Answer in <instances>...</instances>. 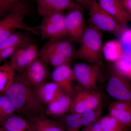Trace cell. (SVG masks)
I'll return each mask as SVG.
<instances>
[{
  "label": "cell",
  "mask_w": 131,
  "mask_h": 131,
  "mask_svg": "<svg viewBox=\"0 0 131 131\" xmlns=\"http://www.w3.org/2000/svg\"><path fill=\"white\" fill-rule=\"evenodd\" d=\"M79 43L74 58L87 63L102 66L103 44L100 31L90 25L86 27Z\"/></svg>",
  "instance_id": "obj_2"
},
{
  "label": "cell",
  "mask_w": 131,
  "mask_h": 131,
  "mask_svg": "<svg viewBox=\"0 0 131 131\" xmlns=\"http://www.w3.org/2000/svg\"><path fill=\"white\" fill-rule=\"evenodd\" d=\"M88 10L90 25L100 31L118 35L125 27L103 10L96 0H91Z\"/></svg>",
  "instance_id": "obj_4"
},
{
  "label": "cell",
  "mask_w": 131,
  "mask_h": 131,
  "mask_svg": "<svg viewBox=\"0 0 131 131\" xmlns=\"http://www.w3.org/2000/svg\"><path fill=\"white\" fill-rule=\"evenodd\" d=\"M106 91L116 100L131 102V82L113 68L108 75Z\"/></svg>",
  "instance_id": "obj_7"
},
{
  "label": "cell",
  "mask_w": 131,
  "mask_h": 131,
  "mask_svg": "<svg viewBox=\"0 0 131 131\" xmlns=\"http://www.w3.org/2000/svg\"><path fill=\"white\" fill-rule=\"evenodd\" d=\"M12 103L5 94H0V123L15 114Z\"/></svg>",
  "instance_id": "obj_27"
},
{
  "label": "cell",
  "mask_w": 131,
  "mask_h": 131,
  "mask_svg": "<svg viewBox=\"0 0 131 131\" xmlns=\"http://www.w3.org/2000/svg\"><path fill=\"white\" fill-rule=\"evenodd\" d=\"M30 119L35 131H64V126L61 122L50 119L44 114Z\"/></svg>",
  "instance_id": "obj_21"
},
{
  "label": "cell",
  "mask_w": 131,
  "mask_h": 131,
  "mask_svg": "<svg viewBox=\"0 0 131 131\" xmlns=\"http://www.w3.org/2000/svg\"><path fill=\"white\" fill-rule=\"evenodd\" d=\"M101 66L87 63L75 64L73 69L76 81L84 89L96 90L98 81L102 79Z\"/></svg>",
  "instance_id": "obj_6"
},
{
  "label": "cell",
  "mask_w": 131,
  "mask_h": 131,
  "mask_svg": "<svg viewBox=\"0 0 131 131\" xmlns=\"http://www.w3.org/2000/svg\"><path fill=\"white\" fill-rule=\"evenodd\" d=\"M48 67L38 58L17 76L22 82L35 89L47 82L50 76Z\"/></svg>",
  "instance_id": "obj_9"
},
{
  "label": "cell",
  "mask_w": 131,
  "mask_h": 131,
  "mask_svg": "<svg viewBox=\"0 0 131 131\" xmlns=\"http://www.w3.org/2000/svg\"><path fill=\"white\" fill-rule=\"evenodd\" d=\"M102 52L105 59L113 63L124 56L122 46L117 39L108 40L103 44Z\"/></svg>",
  "instance_id": "obj_22"
},
{
  "label": "cell",
  "mask_w": 131,
  "mask_h": 131,
  "mask_svg": "<svg viewBox=\"0 0 131 131\" xmlns=\"http://www.w3.org/2000/svg\"><path fill=\"white\" fill-rule=\"evenodd\" d=\"M73 1L79 4L83 8L88 9L89 7L91 0H73Z\"/></svg>",
  "instance_id": "obj_33"
},
{
  "label": "cell",
  "mask_w": 131,
  "mask_h": 131,
  "mask_svg": "<svg viewBox=\"0 0 131 131\" xmlns=\"http://www.w3.org/2000/svg\"><path fill=\"white\" fill-rule=\"evenodd\" d=\"M15 4H9L5 0H0V19L5 17L13 9Z\"/></svg>",
  "instance_id": "obj_29"
},
{
  "label": "cell",
  "mask_w": 131,
  "mask_h": 131,
  "mask_svg": "<svg viewBox=\"0 0 131 131\" xmlns=\"http://www.w3.org/2000/svg\"><path fill=\"white\" fill-rule=\"evenodd\" d=\"M4 94L19 115L31 118L44 114L43 104L35 89L21 81L17 74L14 82Z\"/></svg>",
  "instance_id": "obj_1"
},
{
  "label": "cell",
  "mask_w": 131,
  "mask_h": 131,
  "mask_svg": "<svg viewBox=\"0 0 131 131\" xmlns=\"http://www.w3.org/2000/svg\"><path fill=\"white\" fill-rule=\"evenodd\" d=\"M102 8L122 26L130 21L128 14L120 0H96Z\"/></svg>",
  "instance_id": "obj_16"
},
{
  "label": "cell",
  "mask_w": 131,
  "mask_h": 131,
  "mask_svg": "<svg viewBox=\"0 0 131 131\" xmlns=\"http://www.w3.org/2000/svg\"><path fill=\"white\" fill-rule=\"evenodd\" d=\"M0 131H7L5 130V129H3L2 127H1L0 128Z\"/></svg>",
  "instance_id": "obj_37"
},
{
  "label": "cell",
  "mask_w": 131,
  "mask_h": 131,
  "mask_svg": "<svg viewBox=\"0 0 131 131\" xmlns=\"http://www.w3.org/2000/svg\"><path fill=\"white\" fill-rule=\"evenodd\" d=\"M20 47H10L0 50V63L6 61L8 58H10L17 49Z\"/></svg>",
  "instance_id": "obj_30"
},
{
  "label": "cell",
  "mask_w": 131,
  "mask_h": 131,
  "mask_svg": "<svg viewBox=\"0 0 131 131\" xmlns=\"http://www.w3.org/2000/svg\"><path fill=\"white\" fill-rule=\"evenodd\" d=\"M131 21V0H120Z\"/></svg>",
  "instance_id": "obj_32"
},
{
  "label": "cell",
  "mask_w": 131,
  "mask_h": 131,
  "mask_svg": "<svg viewBox=\"0 0 131 131\" xmlns=\"http://www.w3.org/2000/svg\"><path fill=\"white\" fill-rule=\"evenodd\" d=\"M28 10L26 1L21 0L16 3L13 9L0 19V43L16 32L17 29L39 35L36 28L28 26L24 21Z\"/></svg>",
  "instance_id": "obj_3"
},
{
  "label": "cell",
  "mask_w": 131,
  "mask_h": 131,
  "mask_svg": "<svg viewBox=\"0 0 131 131\" xmlns=\"http://www.w3.org/2000/svg\"><path fill=\"white\" fill-rule=\"evenodd\" d=\"M67 37L72 42L80 43L85 30L83 9L69 10L65 15Z\"/></svg>",
  "instance_id": "obj_11"
},
{
  "label": "cell",
  "mask_w": 131,
  "mask_h": 131,
  "mask_svg": "<svg viewBox=\"0 0 131 131\" xmlns=\"http://www.w3.org/2000/svg\"><path fill=\"white\" fill-rule=\"evenodd\" d=\"M37 6L38 15H47L63 12L65 10L83 9L81 6L73 0H34Z\"/></svg>",
  "instance_id": "obj_13"
},
{
  "label": "cell",
  "mask_w": 131,
  "mask_h": 131,
  "mask_svg": "<svg viewBox=\"0 0 131 131\" xmlns=\"http://www.w3.org/2000/svg\"><path fill=\"white\" fill-rule=\"evenodd\" d=\"M5 1L9 4H14L20 1L21 0H5Z\"/></svg>",
  "instance_id": "obj_34"
},
{
  "label": "cell",
  "mask_w": 131,
  "mask_h": 131,
  "mask_svg": "<svg viewBox=\"0 0 131 131\" xmlns=\"http://www.w3.org/2000/svg\"><path fill=\"white\" fill-rule=\"evenodd\" d=\"M66 131H79V129L68 128Z\"/></svg>",
  "instance_id": "obj_35"
},
{
  "label": "cell",
  "mask_w": 131,
  "mask_h": 131,
  "mask_svg": "<svg viewBox=\"0 0 131 131\" xmlns=\"http://www.w3.org/2000/svg\"><path fill=\"white\" fill-rule=\"evenodd\" d=\"M113 63V69L127 78L131 71V58L124 56Z\"/></svg>",
  "instance_id": "obj_28"
},
{
  "label": "cell",
  "mask_w": 131,
  "mask_h": 131,
  "mask_svg": "<svg viewBox=\"0 0 131 131\" xmlns=\"http://www.w3.org/2000/svg\"><path fill=\"white\" fill-rule=\"evenodd\" d=\"M108 110L111 116L127 128L131 127V102L116 100L110 104Z\"/></svg>",
  "instance_id": "obj_17"
},
{
  "label": "cell",
  "mask_w": 131,
  "mask_h": 131,
  "mask_svg": "<svg viewBox=\"0 0 131 131\" xmlns=\"http://www.w3.org/2000/svg\"><path fill=\"white\" fill-rule=\"evenodd\" d=\"M127 131H131V127L129 128H127Z\"/></svg>",
  "instance_id": "obj_38"
},
{
  "label": "cell",
  "mask_w": 131,
  "mask_h": 131,
  "mask_svg": "<svg viewBox=\"0 0 131 131\" xmlns=\"http://www.w3.org/2000/svg\"><path fill=\"white\" fill-rule=\"evenodd\" d=\"M81 131H102L99 120L88 126L83 127Z\"/></svg>",
  "instance_id": "obj_31"
},
{
  "label": "cell",
  "mask_w": 131,
  "mask_h": 131,
  "mask_svg": "<svg viewBox=\"0 0 131 131\" xmlns=\"http://www.w3.org/2000/svg\"><path fill=\"white\" fill-rule=\"evenodd\" d=\"M72 98L70 111L71 113H80L93 110L101 105L102 96L96 90L82 88Z\"/></svg>",
  "instance_id": "obj_8"
},
{
  "label": "cell",
  "mask_w": 131,
  "mask_h": 131,
  "mask_svg": "<svg viewBox=\"0 0 131 131\" xmlns=\"http://www.w3.org/2000/svg\"><path fill=\"white\" fill-rule=\"evenodd\" d=\"M127 78H128V79H129V80L131 82V71H130V72L129 75H128Z\"/></svg>",
  "instance_id": "obj_36"
},
{
  "label": "cell",
  "mask_w": 131,
  "mask_h": 131,
  "mask_svg": "<svg viewBox=\"0 0 131 131\" xmlns=\"http://www.w3.org/2000/svg\"><path fill=\"white\" fill-rule=\"evenodd\" d=\"M65 37L50 39L42 47V49L51 51L57 56L63 57L71 62L74 57L76 51L72 42Z\"/></svg>",
  "instance_id": "obj_15"
},
{
  "label": "cell",
  "mask_w": 131,
  "mask_h": 131,
  "mask_svg": "<svg viewBox=\"0 0 131 131\" xmlns=\"http://www.w3.org/2000/svg\"><path fill=\"white\" fill-rule=\"evenodd\" d=\"M102 112V106L101 105L93 110L68 115L64 118V121L68 128L79 129L97 121L100 118Z\"/></svg>",
  "instance_id": "obj_12"
},
{
  "label": "cell",
  "mask_w": 131,
  "mask_h": 131,
  "mask_svg": "<svg viewBox=\"0 0 131 131\" xmlns=\"http://www.w3.org/2000/svg\"><path fill=\"white\" fill-rule=\"evenodd\" d=\"M0 126L7 131H35L30 121L15 114L0 123Z\"/></svg>",
  "instance_id": "obj_20"
},
{
  "label": "cell",
  "mask_w": 131,
  "mask_h": 131,
  "mask_svg": "<svg viewBox=\"0 0 131 131\" xmlns=\"http://www.w3.org/2000/svg\"><path fill=\"white\" fill-rule=\"evenodd\" d=\"M72 98L70 95L64 92L47 105L45 110L49 116H59L64 114L70 109Z\"/></svg>",
  "instance_id": "obj_18"
},
{
  "label": "cell",
  "mask_w": 131,
  "mask_h": 131,
  "mask_svg": "<svg viewBox=\"0 0 131 131\" xmlns=\"http://www.w3.org/2000/svg\"><path fill=\"white\" fill-rule=\"evenodd\" d=\"M70 63H66L54 68L51 74L52 81L66 93L71 94L73 91V82L76 81Z\"/></svg>",
  "instance_id": "obj_14"
},
{
  "label": "cell",
  "mask_w": 131,
  "mask_h": 131,
  "mask_svg": "<svg viewBox=\"0 0 131 131\" xmlns=\"http://www.w3.org/2000/svg\"><path fill=\"white\" fill-rule=\"evenodd\" d=\"M122 46L124 56L131 58V28L124 27L118 35Z\"/></svg>",
  "instance_id": "obj_26"
},
{
  "label": "cell",
  "mask_w": 131,
  "mask_h": 131,
  "mask_svg": "<svg viewBox=\"0 0 131 131\" xmlns=\"http://www.w3.org/2000/svg\"><path fill=\"white\" fill-rule=\"evenodd\" d=\"M31 43L29 38L23 33L15 32L0 43V50L10 47H20Z\"/></svg>",
  "instance_id": "obj_24"
},
{
  "label": "cell",
  "mask_w": 131,
  "mask_h": 131,
  "mask_svg": "<svg viewBox=\"0 0 131 131\" xmlns=\"http://www.w3.org/2000/svg\"><path fill=\"white\" fill-rule=\"evenodd\" d=\"M43 39L50 40L67 37L65 15L63 12H57L43 16L38 27Z\"/></svg>",
  "instance_id": "obj_5"
},
{
  "label": "cell",
  "mask_w": 131,
  "mask_h": 131,
  "mask_svg": "<svg viewBox=\"0 0 131 131\" xmlns=\"http://www.w3.org/2000/svg\"><path fill=\"white\" fill-rule=\"evenodd\" d=\"M39 51L31 43L19 47L10 57L9 63L16 73L20 74L39 58Z\"/></svg>",
  "instance_id": "obj_10"
},
{
  "label": "cell",
  "mask_w": 131,
  "mask_h": 131,
  "mask_svg": "<svg viewBox=\"0 0 131 131\" xmlns=\"http://www.w3.org/2000/svg\"><path fill=\"white\" fill-rule=\"evenodd\" d=\"M16 72L9 62L0 65V94L4 93L15 80Z\"/></svg>",
  "instance_id": "obj_23"
},
{
  "label": "cell",
  "mask_w": 131,
  "mask_h": 131,
  "mask_svg": "<svg viewBox=\"0 0 131 131\" xmlns=\"http://www.w3.org/2000/svg\"><path fill=\"white\" fill-rule=\"evenodd\" d=\"M37 95L42 104L47 105L64 91L54 82H46L35 89Z\"/></svg>",
  "instance_id": "obj_19"
},
{
  "label": "cell",
  "mask_w": 131,
  "mask_h": 131,
  "mask_svg": "<svg viewBox=\"0 0 131 131\" xmlns=\"http://www.w3.org/2000/svg\"><path fill=\"white\" fill-rule=\"evenodd\" d=\"M102 131H127V127L110 115L100 118Z\"/></svg>",
  "instance_id": "obj_25"
}]
</instances>
